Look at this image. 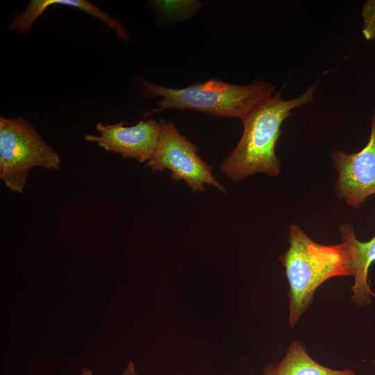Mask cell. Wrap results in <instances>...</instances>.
<instances>
[{
  "instance_id": "6da1fadb",
  "label": "cell",
  "mask_w": 375,
  "mask_h": 375,
  "mask_svg": "<svg viewBox=\"0 0 375 375\" xmlns=\"http://www.w3.org/2000/svg\"><path fill=\"white\" fill-rule=\"evenodd\" d=\"M319 84V81L313 83L301 95L290 100L282 97V88L243 119L242 135L221 165L222 173L233 181L260 172L277 176L281 162L275 147L282 134V124L293 109L314 101Z\"/></svg>"
},
{
  "instance_id": "7a4b0ae2",
  "label": "cell",
  "mask_w": 375,
  "mask_h": 375,
  "mask_svg": "<svg viewBox=\"0 0 375 375\" xmlns=\"http://www.w3.org/2000/svg\"><path fill=\"white\" fill-rule=\"evenodd\" d=\"M136 82L146 97H160L155 108L144 113L143 119L161 110L174 108L242 120L272 97L275 90L274 85L264 80L236 85L210 79L183 88L164 87L142 78H137Z\"/></svg>"
},
{
  "instance_id": "3957f363",
  "label": "cell",
  "mask_w": 375,
  "mask_h": 375,
  "mask_svg": "<svg viewBox=\"0 0 375 375\" xmlns=\"http://www.w3.org/2000/svg\"><path fill=\"white\" fill-rule=\"evenodd\" d=\"M289 248L278 257L289 283V322L295 325L311 303L315 291L326 280L351 276V260L345 242L322 245L295 224L290 227Z\"/></svg>"
},
{
  "instance_id": "277c9868",
  "label": "cell",
  "mask_w": 375,
  "mask_h": 375,
  "mask_svg": "<svg viewBox=\"0 0 375 375\" xmlns=\"http://www.w3.org/2000/svg\"><path fill=\"white\" fill-rule=\"evenodd\" d=\"M60 158L22 117H0V178L12 192L22 193L32 168L60 170Z\"/></svg>"
},
{
  "instance_id": "5b68a950",
  "label": "cell",
  "mask_w": 375,
  "mask_h": 375,
  "mask_svg": "<svg viewBox=\"0 0 375 375\" xmlns=\"http://www.w3.org/2000/svg\"><path fill=\"white\" fill-rule=\"evenodd\" d=\"M161 125L156 148L146 166L153 172L171 171V178L183 181L194 192H204L205 185L226 193L212 174V167L197 153L198 147L181 134L171 121L160 119Z\"/></svg>"
},
{
  "instance_id": "8992f818",
  "label": "cell",
  "mask_w": 375,
  "mask_h": 375,
  "mask_svg": "<svg viewBox=\"0 0 375 375\" xmlns=\"http://www.w3.org/2000/svg\"><path fill=\"white\" fill-rule=\"evenodd\" d=\"M331 156L338 172V197L348 205L358 208L375 193V108L367 145L357 153L347 154L336 151Z\"/></svg>"
},
{
  "instance_id": "52a82bcc",
  "label": "cell",
  "mask_w": 375,
  "mask_h": 375,
  "mask_svg": "<svg viewBox=\"0 0 375 375\" xmlns=\"http://www.w3.org/2000/svg\"><path fill=\"white\" fill-rule=\"evenodd\" d=\"M124 122L117 124L98 123L99 135L87 134L84 138L107 151L133 158L139 162H147L152 156L161 128L160 122L142 119L132 126H124Z\"/></svg>"
},
{
  "instance_id": "ba28073f",
  "label": "cell",
  "mask_w": 375,
  "mask_h": 375,
  "mask_svg": "<svg viewBox=\"0 0 375 375\" xmlns=\"http://www.w3.org/2000/svg\"><path fill=\"white\" fill-rule=\"evenodd\" d=\"M53 5L77 8L105 23L116 33L117 37L122 41L130 42L125 28L119 21L87 0H31L22 12L14 15L8 25L9 29L19 34L31 32L37 19L42 15L47 8Z\"/></svg>"
},
{
  "instance_id": "9c48e42d",
  "label": "cell",
  "mask_w": 375,
  "mask_h": 375,
  "mask_svg": "<svg viewBox=\"0 0 375 375\" xmlns=\"http://www.w3.org/2000/svg\"><path fill=\"white\" fill-rule=\"evenodd\" d=\"M340 231L348 248L351 275L355 280L351 288L353 292L351 300L359 306L368 305L374 297L368 281V269L375 261V236L368 242H360L356 239L353 228L349 224L341 226Z\"/></svg>"
},
{
  "instance_id": "30bf717a",
  "label": "cell",
  "mask_w": 375,
  "mask_h": 375,
  "mask_svg": "<svg viewBox=\"0 0 375 375\" xmlns=\"http://www.w3.org/2000/svg\"><path fill=\"white\" fill-rule=\"evenodd\" d=\"M262 375H356L351 369L326 367L309 356L303 346L293 341L282 360L267 365Z\"/></svg>"
},
{
  "instance_id": "8fae6325",
  "label": "cell",
  "mask_w": 375,
  "mask_h": 375,
  "mask_svg": "<svg viewBox=\"0 0 375 375\" xmlns=\"http://www.w3.org/2000/svg\"><path fill=\"white\" fill-rule=\"evenodd\" d=\"M152 5L164 17L176 19L196 13L201 3L197 1H153Z\"/></svg>"
},
{
  "instance_id": "7c38bea8",
  "label": "cell",
  "mask_w": 375,
  "mask_h": 375,
  "mask_svg": "<svg viewBox=\"0 0 375 375\" xmlns=\"http://www.w3.org/2000/svg\"><path fill=\"white\" fill-rule=\"evenodd\" d=\"M362 34L368 40H375V0L367 1L362 8Z\"/></svg>"
},
{
  "instance_id": "4fadbf2b",
  "label": "cell",
  "mask_w": 375,
  "mask_h": 375,
  "mask_svg": "<svg viewBox=\"0 0 375 375\" xmlns=\"http://www.w3.org/2000/svg\"><path fill=\"white\" fill-rule=\"evenodd\" d=\"M120 375H138L135 364L132 360L128 362L124 370Z\"/></svg>"
},
{
  "instance_id": "5bb4252c",
  "label": "cell",
  "mask_w": 375,
  "mask_h": 375,
  "mask_svg": "<svg viewBox=\"0 0 375 375\" xmlns=\"http://www.w3.org/2000/svg\"><path fill=\"white\" fill-rule=\"evenodd\" d=\"M78 375H93V372L89 368H84Z\"/></svg>"
},
{
  "instance_id": "9a60e30c",
  "label": "cell",
  "mask_w": 375,
  "mask_h": 375,
  "mask_svg": "<svg viewBox=\"0 0 375 375\" xmlns=\"http://www.w3.org/2000/svg\"><path fill=\"white\" fill-rule=\"evenodd\" d=\"M374 362L375 363V360L374 361Z\"/></svg>"
}]
</instances>
